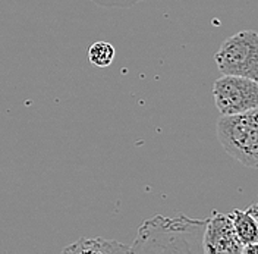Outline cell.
Here are the masks:
<instances>
[{"mask_svg": "<svg viewBox=\"0 0 258 254\" xmlns=\"http://www.w3.org/2000/svg\"><path fill=\"white\" fill-rule=\"evenodd\" d=\"M63 253H93V254H113L131 253V247L114 239H106L101 237L97 238H80L77 242L63 248Z\"/></svg>", "mask_w": 258, "mask_h": 254, "instance_id": "cell-7", "label": "cell"}, {"mask_svg": "<svg viewBox=\"0 0 258 254\" xmlns=\"http://www.w3.org/2000/svg\"><path fill=\"white\" fill-rule=\"evenodd\" d=\"M204 226L206 221L183 215L150 218L140 226L131 253H203Z\"/></svg>", "mask_w": 258, "mask_h": 254, "instance_id": "cell-1", "label": "cell"}, {"mask_svg": "<svg viewBox=\"0 0 258 254\" xmlns=\"http://www.w3.org/2000/svg\"><path fill=\"white\" fill-rule=\"evenodd\" d=\"M214 61L223 75L258 78V34L242 30L226 38L217 50Z\"/></svg>", "mask_w": 258, "mask_h": 254, "instance_id": "cell-3", "label": "cell"}, {"mask_svg": "<svg viewBox=\"0 0 258 254\" xmlns=\"http://www.w3.org/2000/svg\"><path fill=\"white\" fill-rule=\"evenodd\" d=\"M213 97L216 108L222 115H236L258 109L257 80L223 75L213 84Z\"/></svg>", "mask_w": 258, "mask_h": 254, "instance_id": "cell-4", "label": "cell"}, {"mask_svg": "<svg viewBox=\"0 0 258 254\" xmlns=\"http://www.w3.org/2000/svg\"><path fill=\"white\" fill-rule=\"evenodd\" d=\"M235 234L243 247V254L257 253L258 212L257 205H251L246 210L235 209L229 213Z\"/></svg>", "mask_w": 258, "mask_h": 254, "instance_id": "cell-6", "label": "cell"}, {"mask_svg": "<svg viewBox=\"0 0 258 254\" xmlns=\"http://www.w3.org/2000/svg\"><path fill=\"white\" fill-rule=\"evenodd\" d=\"M217 138L226 151L246 168L258 166V109L222 115Z\"/></svg>", "mask_w": 258, "mask_h": 254, "instance_id": "cell-2", "label": "cell"}, {"mask_svg": "<svg viewBox=\"0 0 258 254\" xmlns=\"http://www.w3.org/2000/svg\"><path fill=\"white\" fill-rule=\"evenodd\" d=\"M203 253L243 254V247L235 234L229 215L213 212L206 221L203 234Z\"/></svg>", "mask_w": 258, "mask_h": 254, "instance_id": "cell-5", "label": "cell"}, {"mask_svg": "<svg viewBox=\"0 0 258 254\" xmlns=\"http://www.w3.org/2000/svg\"><path fill=\"white\" fill-rule=\"evenodd\" d=\"M90 2L103 8H123L125 9V8H131L140 3L141 0H90Z\"/></svg>", "mask_w": 258, "mask_h": 254, "instance_id": "cell-9", "label": "cell"}, {"mask_svg": "<svg viewBox=\"0 0 258 254\" xmlns=\"http://www.w3.org/2000/svg\"><path fill=\"white\" fill-rule=\"evenodd\" d=\"M116 50L107 41H96L88 50V59L97 68H107L114 61Z\"/></svg>", "mask_w": 258, "mask_h": 254, "instance_id": "cell-8", "label": "cell"}]
</instances>
